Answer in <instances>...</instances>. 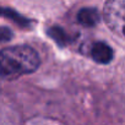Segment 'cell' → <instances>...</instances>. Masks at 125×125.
<instances>
[{
    "label": "cell",
    "mask_w": 125,
    "mask_h": 125,
    "mask_svg": "<svg viewBox=\"0 0 125 125\" xmlns=\"http://www.w3.org/2000/svg\"><path fill=\"white\" fill-rule=\"evenodd\" d=\"M39 62L37 52L28 45H14L0 52V71L9 77L32 74Z\"/></svg>",
    "instance_id": "obj_1"
},
{
    "label": "cell",
    "mask_w": 125,
    "mask_h": 125,
    "mask_svg": "<svg viewBox=\"0 0 125 125\" xmlns=\"http://www.w3.org/2000/svg\"><path fill=\"white\" fill-rule=\"evenodd\" d=\"M103 17L107 26L116 36L125 39V0H107Z\"/></svg>",
    "instance_id": "obj_2"
},
{
    "label": "cell",
    "mask_w": 125,
    "mask_h": 125,
    "mask_svg": "<svg viewBox=\"0 0 125 125\" xmlns=\"http://www.w3.org/2000/svg\"><path fill=\"white\" fill-rule=\"evenodd\" d=\"M87 53L96 62H99V64H108V62L113 60V56H114L113 49L104 42L91 43Z\"/></svg>",
    "instance_id": "obj_3"
},
{
    "label": "cell",
    "mask_w": 125,
    "mask_h": 125,
    "mask_svg": "<svg viewBox=\"0 0 125 125\" xmlns=\"http://www.w3.org/2000/svg\"><path fill=\"white\" fill-rule=\"evenodd\" d=\"M99 20V12L93 8H83L77 12V21L83 27H94Z\"/></svg>",
    "instance_id": "obj_4"
},
{
    "label": "cell",
    "mask_w": 125,
    "mask_h": 125,
    "mask_svg": "<svg viewBox=\"0 0 125 125\" xmlns=\"http://www.w3.org/2000/svg\"><path fill=\"white\" fill-rule=\"evenodd\" d=\"M0 15H1V16H8V17L15 20V21H16L17 23H20V25H26V23H28V21H27L26 19L21 17L19 14H16V12L9 10V9H0Z\"/></svg>",
    "instance_id": "obj_5"
},
{
    "label": "cell",
    "mask_w": 125,
    "mask_h": 125,
    "mask_svg": "<svg viewBox=\"0 0 125 125\" xmlns=\"http://www.w3.org/2000/svg\"><path fill=\"white\" fill-rule=\"evenodd\" d=\"M49 33H50V36H52L54 39L58 41V43H61L62 41L66 39V36H65L64 31H62L61 28H59V27H53V28L49 31Z\"/></svg>",
    "instance_id": "obj_6"
},
{
    "label": "cell",
    "mask_w": 125,
    "mask_h": 125,
    "mask_svg": "<svg viewBox=\"0 0 125 125\" xmlns=\"http://www.w3.org/2000/svg\"><path fill=\"white\" fill-rule=\"evenodd\" d=\"M12 37V32L8 27H0V42H8Z\"/></svg>",
    "instance_id": "obj_7"
}]
</instances>
